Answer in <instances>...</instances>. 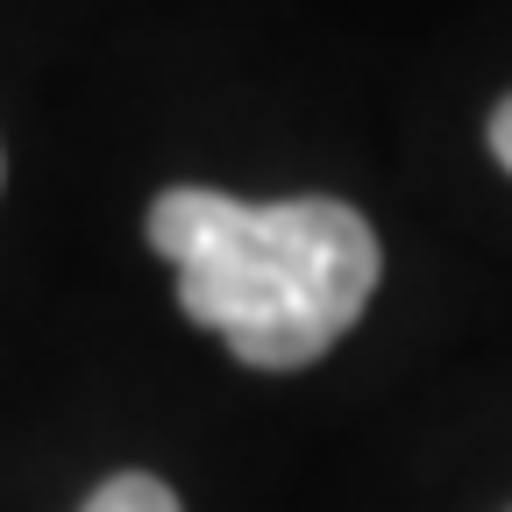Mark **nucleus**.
<instances>
[{
	"instance_id": "nucleus-1",
	"label": "nucleus",
	"mask_w": 512,
	"mask_h": 512,
	"mask_svg": "<svg viewBox=\"0 0 512 512\" xmlns=\"http://www.w3.org/2000/svg\"><path fill=\"white\" fill-rule=\"evenodd\" d=\"M150 242L178 271V306L249 370L320 363L377 292V235L342 200L249 207L178 185L150 207Z\"/></svg>"
},
{
	"instance_id": "nucleus-2",
	"label": "nucleus",
	"mask_w": 512,
	"mask_h": 512,
	"mask_svg": "<svg viewBox=\"0 0 512 512\" xmlns=\"http://www.w3.org/2000/svg\"><path fill=\"white\" fill-rule=\"evenodd\" d=\"M79 512H178V498H171V484H157V477H143V470H121V477H107Z\"/></svg>"
},
{
	"instance_id": "nucleus-3",
	"label": "nucleus",
	"mask_w": 512,
	"mask_h": 512,
	"mask_svg": "<svg viewBox=\"0 0 512 512\" xmlns=\"http://www.w3.org/2000/svg\"><path fill=\"white\" fill-rule=\"evenodd\" d=\"M491 157L512 171V100H498V114H491Z\"/></svg>"
}]
</instances>
